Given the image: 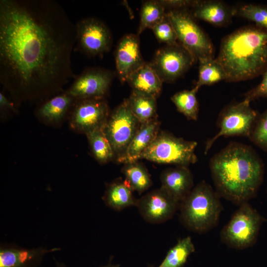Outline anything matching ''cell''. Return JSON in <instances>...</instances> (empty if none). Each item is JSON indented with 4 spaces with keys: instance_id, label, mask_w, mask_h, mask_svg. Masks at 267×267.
I'll use <instances>...</instances> for the list:
<instances>
[{
    "instance_id": "cell-1",
    "label": "cell",
    "mask_w": 267,
    "mask_h": 267,
    "mask_svg": "<svg viewBox=\"0 0 267 267\" xmlns=\"http://www.w3.org/2000/svg\"><path fill=\"white\" fill-rule=\"evenodd\" d=\"M75 24L53 0H0V82L16 105L62 91L75 77Z\"/></svg>"
},
{
    "instance_id": "cell-2",
    "label": "cell",
    "mask_w": 267,
    "mask_h": 267,
    "mask_svg": "<svg viewBox=\"0 0 267 267\" xmlns=\"http://www.w3.org/2000/svg\"><path fill=\"white\" fill-rule=\"evenodd\" d=\"M209 167L217 192L238 206L255 196L263 180L262 161L242 143H230L212 157Z\"/></svg>"
},
{
    "instance_id": "cell-3",
    "label": "cell",
    "mask_w": 267,
    "mask_h": 267,
    "mask_svg": "<svg viewBox=\"0 0 267 267\" xmlns=\"http://www.w3.org/2000/svg\"><path fill=\"white\" fill-rule=\"evenodd\" d=\"M227 82L247 80L263 73L267 67V31L246 26L226 36L218 57Z\"/></svg>"
},
{
    "instance_id": "cell-4",
    "label": "cell",
    "mask_w": 267,
    "mask_h": 267,
    "mask_svg": "<svg viewBox=\"0 0 267 267\" xmlns=\"http://www.w3.org/2000/svg\"><path fill=\"white\" fill-rule=\"evenodd\" d=\"M179 208L182 224L189 230L199 233L215 227L222 210L220 196L204 180L193 188L180 203Z\"/></svg>"
},
{
    "instance_id": "cell-5",
    "label": "cell",
    "mask_w": 267,
    "mask_h": 267,
    "mask_svg": "<svg viewBox=\"0 0 267 267\" xmlns=\"http://www.w3.org/2000/svg\"><path fill=\"white\" fill-rule=\"evenodd\" d=\"M166 15L174 28L178 43L195 61L214 58V49L211 40L188 9H170Z\"/></svg>"
},
{
    "instance_id": "cell-6",
    "label": "cell",
    "mask_w": 267,
    "mask_h": 267,
    "mask_svg": "<svg viewBox=\"0 0 267 267\" xmlns=\"http://www.w3.org/2000/svg\"><path fill=\"white\" fill-rule=\"evenodd\" d=\"M197 145L196 141L186 140L165 132H159L140 159L160 164L188 167L197 161L195 153Z\"/></svg>"
},
{
    "instance_id": "cell-7",
    "label": "cell",
    "mask_w": 267,
    "mask_h": 267,
    "mask_svg": "<svg viewBox=\"0 0 267 267\" xmlns=\"http://www.w3.org/2000/svg\"><path fill=\"white\" fill-rule=\"evenodd\" d=\"M264 221L248 202L239 206L221 231V241L227 246L244 249L255 242Z\"/></svg>"
},
{
    "instance_id": "cell-8",
    "label": "cell",
    "mask_w": 267,
    "mask_h": 267,
    "mask_svg": "<svg viewBox=\"0 0 267 267\" xmlns=\"http://www.w3.org/2000/svg\"><path fill=\"white\" fill-rule=\"evenodd\" d=\"M140 124L131 111L127 99L109 115L103 131L117 161L124 156Z\"/></svg>"
},
{
    "instance_id": "cell-9",
    "label": "cell",
    "mask_w": 267,
    "mask_h": 267,
    "mask_svg": "<svg viewBox=\"0 0 267 267\" xmlns=\"http://www.w3.org/2000/svg\"><path fill=\"white\" fill-rule=\"evenodd\" d=\"M250 102L245 99L230 105L221 113L218 126L219 131L207 140L204 153H207L216 140L223 136H250L258 117L257 113L250 106Z\"/></svg>"
},
{
    "instance_id": "cell-10",
    "label": "cell",
    "mask_w": 267,
    "mask_h": 267,
    "mask_svg": "<svg viewBox=\"0 0 267 267\" xmlns=\"http://www.w3.org/2000/svg\"><path fill=\"white\" fill-rule=\"evenodd\" d=\"M76 42L74 50L89 57L101 56L109 51L112 36L108 27L95 17L80 20L75 24Z\"/></svg>"
},
{
    "instance_id": "cell-11",
    "label": "cell",
    "mask_w": 267,
    "mask_h": 267,
    "mask_svg": "<svg viewBox=\"0 0 267 267\" xmlns=\"http://www.w3.org/2000/svg\"><path fill=\"white\" fill-rule=\"evenodd\" d=\"M70 113L72 129L86 134L103 129L110 115L105 98L76 100Z\"/></svg>"
},
{
    "instance_id": "cell-12",
    "label": "cell",
    "mask_w": 267,
    "mask_h": 267,
    "mask_svg": "<svg viewBox=\"0 0 267 267\" xmlns=\"http://www.w3.org/2000/svg\"><path fill=\"white\" fill-rule=\"evenodd\" d=\"M195 61L191 54L178 43L159 49L150 64L163 82L173 83Z\"/></svg>"
},
{
    "instance_id": "cell-13",
    "label": "cell",
    "mask_w": 267,
    "mask_h": 267,
    "mask_svg": "<svg viewBox=\"0 0 267 267\" xmlns=\"http://www.w3.org/2000/svg\"><path fill=\"white\" fill-rule=\"evenodd\" d=\"M114 77L110 70L88 68L74 77L66 92L76 100L105 98Z\"/></svg>"
},
{
    "instance_id": "cell-14",
    "label": "cell",
    "mask_w": 267,
    "mask_h": 267,
    "mask_svg": "<svg viewBox=\"0 0 267 267\" xmlns=\"http://www.w3.org/2000/svg\"><path fill=\"white\" fill-rule=\"evenodd\" d=\"M180 203L161 187L137 199L136 207L142 217L151 223H161L173 218Z\"/></svg>"
},
{
    "instance_id": "cell-15",
    "label": "cell",
    "mask_w": 267,
    "mask_h": 267,
    "mask_svg": "<svg viewBox=\"0 0 267 267\" xmlns=\"http://www.w3.org/2000/svg\"><path fill=\"white\" fill-rule=\"evenodd\" d=\"M117 74L122 82H127L130 75L145 62L140 50L137 35L129 34L119 41L115 52Z\"/></svg>"
},
{
    "instance_id": "cell-16",
    "label": "cell",
    "mask_w": 267,
    "mask_h": 267,
    "mask_svg": "<svg viewBox=\"0 0 267 267\" xmlns=\"http://www.w3.org/2000/svg\"><path fill=\"white\" fill-rule=\"evenodd\" d=\"M60 250L57 247L27 249L13 245L1 246L0 267H39L46 254Z\"/></svg>"
},
{
    "instance_id": "cell-17",
    "label": "cell",
    "mask_w": 267,
    "mask_h": 267,
    "mask_svg": "<svg viewBox=\"0 0 267 267\" xmlns=\"http://www.w3.org/2000/svg\"><path fill=\"white\" fill-rule=\"evenodd\" d=\"M161 187L180 203L191 192L193 178L188 167L177 166L164 170L160 177Z\"/></svg>"
},
{
    "instance_id": "cell-18",
    "label": "cell",
    "mask_w": 267,
    "mask_h": 267,
    "mask_svg": "<svg viewBox=\"0 0 267 267\" xmlns=\"http://www.w3.org/2000/svg\"><path fill=\"white\" fill-rule=\"evenodd\" d=\"M160 125L157 119L141 124L124 156L118 162L125 164L140 159L142 153L159 133Z\"/></svg>"
},
{
    "instance_id": "cell-19",
    "label": "cell",
    "mask_w": 267,
    "mask_h": 267,
    "mask_svg": "<svg viewBox=\"0 0 267 267\" xmlns=\"http://www.w3.org/2000/svg\"><path fill=\"white\" fill-rule=\"evenodd\" d=\"M194 18L216 26L225 25L235 14V10L217 0H198L191 8Z\"/></svg>"
},
{
    "instance_id": "cell-20",
    "label": "cell",
    "mask_w": 267,
    "mask_h": 267,
    "mask_svg": "<svg viewBox=\"0 0 267 267\" xmlns=\"http://www.w3.org/2000/svg\"><path fill=\"white\" fill-rule=\"evenodd\" d=\"M133 90L157 98L161 93L163 82L151 66L145 63L128 78Z\"/></svg>"
},
{
    "instance_id": "cell-21",
    "label": "cell",
    "mask_w": 267,
    "mask_h": 267,
    "mask_svg": "<svg viewBox=\"0 0 267 267\" xmlns=\"http://www.w3.org/2000/svg\"><path fill=\"white\" fill-rule=\"evenodd\" d=\"M75 100L66 91H62L41 102L37 114L43 121L56 123L71 111Z\"/></svg>"
},
{
    "instance_id": "cell-22",
    "label": "cell",
    "mask_w": 267,
    "mask_h": 267,
    "mask_svg": "<svg viewBox=\"0 0 267 267\" xmlns=\"http://www.w3.org/2000/svg\"><path fill=\"white\" fill-rule=\"evenodd\" d=\"M133 191L126 179L119 178L107 186L102 199L106 206L114 210L121 211L136 206L137 199L134 197Z\"/></svg>"
},
{
    "instance_id": "cell-23",
    "label": "cell",
    "mask_w": 267,
    "mask_h": 267,
    "mask_svg": "<svg viewBox=\"0 0 267 267\" xmlns=\"http://www.w3.org/2000/svg\"><path fill=\"white\" fill-rule=\"evenodd\" d=\"M156 99L132 90L127 100L131 111L140 124L157 119Z\"/></svg>"
},
{
    "instance_id": "cell-24",
    "label": "cell",
    "mask_w": 267,
    "mask_h": 267,
    "mask_svg": "<svg viewBox=\"0 0 267 267\" xmlns=\"http://www.w3.org/2000/svg\"><path fill=\"white\" fill-rule=\"evenodd\" d=\"M122 171L133 190L137 191L139 194L147 190L152 185L149 173L139 163L125 164Z\"/></svg>"
},
{
    "instance_id": "cell-25",
    "label": "cell",
    "mask_w": 267,
    "mask_h": 267,
    "mask_svg": "<svg viewBox=\"0 0 267 267\" xmlns=\"http://www.w3.org/2000/svg\"><path fill=\"white\" fill-rule=\"evenodd\" d=\"M195 249L190 236L184 237L169 250L165 259L157 267H182Z\"/></svg>"
},
{
    "instance_id": "cell-26",
    "label": "cell",
    "mask_w": 267,
    "mask_h": 267,
    "mask_svg": "<svg viewBox=\"0 0 267 267\" xmlns=\"http://www.w3.org/2000/svg\"><path fill=\"white\" fill-rule=\"evenodd\" d=\"M165 7L160 0L143 2L140 12V22L137 35L147 28L152 29L165 17Z\"/></svg>"
},
{
    "instance_id": "cell-27",
    "label": "cell",
    "mask_w": 267,
    "mask_h": 267,
    "mask_svg": "<svg viewBox=\"0 0 267 267\" xmlns=\"http://www.w3.org/2000/svg\"><path fill=\"white\" fill-rule=\"evenodd\" d=\"M198 89L195 86L190 90L178 92L171 97L177 110L188 120L196 121L198 119L199 103L196 93Z\"/></svg>"
},
{
    "instance_id": "cell-28",
    "label": "cell",
    "mask_w": 267,
    "mask_h": 267,
    "mask_svg": "<svg viewBox=\"0 0 267 267\" xmlns=\"http://www.w3.org/2000/svg\"><path fill=\"white\" fill-rule=\"evenodd\" d=\"M199 62V74L195 85L196 87L199 89L202 86H210L225 80L224 70L216 59H206Z\"/></svg>"
},
{
    "instance_id": "cell-29",
    "label": "cell",
    "mask_w": 267,
    "mask_h": 267,
    "mask_svg": "<svg viewBox=\"0 0 267 267\" xmlns=\"http://www.w3.org/2000/svg\"><path fill=\"white\" fill-rule=\"evenodd\" d=\"M86 135L92 153L98 162L106 163L115 158L112 146L103 129L94 131Z\"/></svg>"
},
{
    "instance_id": "cell-30",
    "label": "cell",
    "mask_w": 267,
    "mask_h": 267,
    "mask_svg": "<svg viewBox=\"0 0 267 267\" xmlns=\"http://www.w3.org/2000/svg\"><path fill=\"white\" fill-rule=\"evenodd\" d=\"M236 14L267 31V6L254 4H244L235 10Z\"/></svg>"
},
{
    "instance_id": "cell-31",
    "label": "cell",
    "mask_w": 267,
    "mask_h": 267,
    "mask_svg": "<svg viewBox=\"0 0 267 267\" xmlns=\"http://www.w3.org/2000/svg\"><path fill=\"white\" fill-rule=\"evenodd\" d=\"M151 30L157 40L161 43L165 44L166 45L178 43L174 28L166 14L163 20L154 26Z\"/></svg>"
},
{
    "instance_id": "cell-32",
    "label": "cell",
    "mask_w": 267,
    "mask_h": 267,
    "mask_svg": "<svg viewBox=\"0 0 267 267\" xmlns=\"http://www.w3.org/2000/svg\"><path fill=\"white\" fill-rule=\"evenodd\" d=\"M249 138L257 146L267 152V110L258 116Z\"/></svg>"
},
{
    "instance_id": "cell-33",
    "label": "cell",
    "mask_w": 267,
    "mask_h": 267,
    "mask_svg": "<svg viewBox=\"0 0 267 267\" xmlns=\"http://www.w3.org/2000/svg\"><path fill=\"white\" fill-rule=\"evenodd\" d=\"M263 73L260 83L245 94L244 99L251 102L259 98H267V67Z\"/></svg>"
},
{
    "instance_id": "cell-34",
    "label": "cell",
    "mask_w": 267,
    "mask_h": 267,
    "mask_svg": "<svg viewBox=\"0 0 267 267\" xmlns=\"http://www.w3.org/2000/svg\"><path fill=\"white\" fill-rule=\"evenodd\" d=\"M198 0H160L161 3L166 8L170 9H188L193 7Z\"/></svg>"
},
{
    "instance_id": "cell-35",
    "label": "cell",
    "mask_w": 267,
    "mask_h": 267,
    "mask_svg": "<svg viewBox=\"0 0 267 267\" xmlns=\"http://www.w3.org/2000/svg\"><path fill=\"white\" fill-rule=\"evenodd\" d=\"M16 105L11 101L3 92H0V113L4 114L9 112H16Z\"/></svg>"
},
{
    "instance_id": "cell-36",
    "label": "cell",
    "mask_w": 267,
    "mask_h": 267,
    "mask_svg": "<svg viewBox=\"0 0 267 267\" xmlns=\"http://www.w3.org/2000/svg\"><path fill=\"white\" fill-rule=\"evenodd\" d=\"M120 267V265H115V264H112L111 262H110L108 264H107L106 265H105V266H102V267Z\"/></svg>"
},
{
    "instance_id": "cell-37",
    "label": "cell",
    "mask_w": 267,
    "mask_h": 267,
    "mask_svg": "<svg viewBox=\"0 0 267 267\" xmlns=\"http://www.w3.org/2000/svg\"><path fill=\"white\" fill-rule=\"evenodd\" d=\"M56 262V267H68L66 265L62 263H60L55 261Z\"/></svg>"
}]
</instances>
